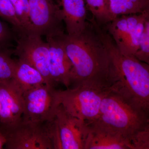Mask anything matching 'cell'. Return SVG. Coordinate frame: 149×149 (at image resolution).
<instances>
[{
  "mask_svg": "<svg viewBox=\"0 0 149 149\" xmlns=\"http://www.w3.org/2000/svg\"><path fill=\"white\" fill-rule=\"evenodd\" d=\"M0 17L12 25L15 33L21 32V24L10 0H0Z\"/></svg>",
  "mask_w": 149,
  "mask_h": 149,
  "instance_id": "obj_21",
  "label": "cell"
},
{
  "mask_svg": "<svg viewBox=\"0 0 149 149\" xmlns=\"http://www.w3.org/2000/svg\"><path fill=\"white\" fill-rule=\"evenodd\" d=\"M8 149H54L50 122L25 121L0 126Z\"/></svg>",
  "mask_w": 149,
  "mask_h": 149,
  "instance_id": "obj_4",
  "label": "cell"
},
{
  "mask_svg": "<svg viewBox=\"0 0 149 149\" xmlns=\"http://www.w3.org/2000/svg\"><path fill=\"white\" fill-rule=\"evenodd\" d=\"M61 149H84L89 129L87 123L72 116L61 104L54 118Z\"/></svg>",
  "mask_w": 149,
  "mask_h": 149,
  "instance_id": "obj_9",
  "label": "cell"
},
{
  "mask_svg": "<svg viewBox=\"0 0 149 149\" xmlns=\"http://www.w3.org/2000/svg\"><path fill=\"white\" fill-rule=\"evenodd\" d=\"M61 9L67 35H78L87 23V10L84 0H55Z\"/></svg>",
  "mask_w": 149,
  "mask_h": 149,
  "instance_id": "obj_13",
  "label": "cell"
},
{
  "mask_svg": "<svg viewBox=\"0 0 149 149\" xmlns=\"http://www.w3.org/2000/svg\"><path fill=\"white\" fill-rule=\"evenodd\" d=\"M92 121L117 132L127 141L136 131L149 125V115L109 91L102 100L97 117Z\"/></svg>",
  "mask_w": 149,
  "mask_h": 149,
  "instance_id": "obj_3",
  "label": "cell"
},
{
  "mask_svg": "<svg viewBox=\"0 0 149 149\" xmlns=\"http://www.w3.org/2000/svg\"><path fill=\"white\" fill-rule=\"evenodd\" d=\"M46 37L49 51V72L55 85L62 83L67 88L70 86L72 65L67 54L63 34Z\"/></svg>",
  "mask_w": 149,
  "mask_h": 149,
  "instance_id": "obj_10",
  "label": "cell"
},
{
  "mask_svg": "<svg viewBox=\"0 0 149 149\" xmlns=\"http://www.w3.org/2000/svg\"><path fill=\"white\" fill-rule=\"evenodd\" d=\"M149 16V9L141 13L124 15L118 17L106 24L108 34L116 45H120L141 20Z\"/></svg>",
  "mask_w": 149,
  "mask_h": 149,
  "instance_id": "obj_14",
  "label": "cell"
},
{
  "mask_svg": "<svg viewBox=\"0 0 149 149\" xmlns=\"http://www.w3.org/2000/svg\"><path fill=\"white\" fill-rule=\"evenodd\" d=\"M146 1H149V0H146Z\"/></svg>",
  "mask_w": 149,
  "mask_h": 149,
  "instance_id": "obj_27",
  "label": "cell"
},
{
  "mask_svg": "<svg viewBox=\"0 0 149 149\" xmlns=\"http://www.w3.org/2000/svg\"><path fill=\"white\" fill-rule=\"evenodd\" d=\"M29 24L25 35L56 36L64 33L61 9L55 0H29Z\"/></svg>",
  "mask_w": 149,
  "mask_h": 149,
  "instance_id": "obj_7",
  "label": "cell"
},
{
  "mask_svg": "<svg viewBox=\"0 0 149 149\" xmlns=\"http://www.w3.org/2000/svg\"><path fill=\"white\" fill-rule=\"evenodd\" d=\"M6 139L4 136L0 132V149H2L5 146Z\"/></svg>",
  "mask_w": 149,
  "mask_h": 149,
  "instance_id": "obj_25",
  "label": "cell"
},
{
  "mask_svg": "<svg viewBox=\"0 0 149 149\" xmlns=\"http://www.w3.org/2000/svg\"><path fill=\"white\" fill-rule=\"evenodd\" d=\"M101 32L111 60L109 91L149 115V64L123 54L108 32Z\"/></svg>",
  "mask_w": 149,
  "mask_h": 149,
  "instance_id": "obj_2",
  "label": "cell"
},
{
  "mask_svg": "<svg viewBox=\"0 0 149 149\" xmlns=\"http://www.w3.org/2000/svg\"><path fill=\"white\" fill-rule=\"evenodd\" d=\"M17 17L21 24L22 30L17 34H24L29 24V0H10Z\"/></svg>",
  "mask_w": 149,
  "mask_h": 149,
  "instance_id": "obj_20",
  "label": "cell"
},
{
  "mask_svg": "<svg viewBox=\"0 0 149 149\" xmlns=\"http://www.w3.org/2000/svg\"><path fill=\"white\" fill-rule=\"evenodd\" d=\"M109 90L80 85L59 91L61 104L72 116L86 123L98 115L102 101Z\"/></svg>",
  "mask_w": 149,
  "mask_h": 149,
  "instance_id": "obj_5",
  "label": "cell"
},
{
  "mask_svg": "<svg viewBox=\"0 0 149 149\" xmlns=\"http://www.w3.org/2000/svg\"><path fill=\"white\" fill-rule=\"evenodd\" d=\"M128 149H149V124L127 139Z\"/></svg>",
  "mask_w": 149,
  "mask_h": 149,
  "instance_id": "obj_22",
  "label": "cell"
},
{
  "mask_svg": "<svg viewBox=\"0 0 149 149\" xmlns=\"http://www.w3.org/2000/svg\"><path fill=\"white\" fill-rule=\"evenodd\" d=\"M16 33L8 25L0 20V49L11 48L12 42L16 40Z\"/></svg>",
  "mask_w": 149,
  "mask_h": 149,
  "instance_id": "obj_24",
  "label": "cell"
},
{
  "mask_svg": "<svg viewBox=\"0 0 149 149\" xmlns=\"http://www.w3.org/2000/svg\"><path fill=\"white\" fill-rule=\"evenodd\" d=\"M13 49H0V83L12 78L15 59L12 58Z\"/></svg>",
  "mask_w": 149,
  "mask_h": 149,
  "instance_id": "obj_19",
  "label": "cell"
},
{
  "mask_svg": "<svg viewBox=\"0 0 149 149\" xmlns=\"http://www.w3.org/2000/svg\"><path fill=\"white\" fill-rule=\"evenodd\" d=\"M89 132L84 149H128L120 134L93 121L86 123Z\"/></svg>",
  "mask_w": 149,
  "mask_h": 149,
  "instance_id": "obj_12",
  "label": "cell"
},
{
  "mask_svg": "<svg viewBox=\"0 0 149 149\" xmlns=\"http://www.w3.org/2000/svg\"><path fill=\"white\" fill-rule=\"evenodd\" d=\"M86 7L93 14L97 24L101 26L111 22L108 0H84Z\"/></svg>",
  "mask_w": 149,
  "mask_h": 149,
  "instance_id": "obj_18",
  "label": "cell"
},
{
  "mask_svg": "<svg viewBox=\"0 0 149 149\" xmlns=\"http://www.w3.org/2000/svg\"><path fill=\"white\" fill-rule=\"evenodd\" d=\"M12 80L23 93L40 85L47 84L39 71L19 59H15Z\"/></svg>",
  "mask_w": 149,
  "mask_h": 149,
  "instance_id": "obj_15",
  "label": "cell"
},
{
  "mask_svg": "<svg viewBox=\"0 0 149 149\" xmlns=\"http://www.w3.org/2000/svg\"><path fill=\"white\" fill-rule=\"evenodd\" d=\"M148 17L140 22L130 35L125 38L120 45L117 46L123 54L126 55L134 56L139 49V42L144 29L145 21Z\"/></svg>",
  "mask_w": 149,
  "mask_h": 149,
  "instance_id": "obj_17",
  "label": "cell"
},
{
  "mask_svg": "<svg viewBox=\"0 0 149 149\" xmlns=\"http://www.w3.org/2000/svg\"><path fill=\"white\" fill-rule=\"evenodd\" d=\"M59 91L55 85L44 84L24 92L22 120L44 123L53 120L61 104Z\"/></svg>",
  "mask_w": 149,
  "mask_h": 149,
  "instance_id": "obj_6",
  "label": "cell"
},
{
  "mask_svg": "<svg viewBox=\"0 0 149 149\" xmlns=\"http://www.w3.org/2000/svg\"><path fill=\"white\" fill-rule=\"evenodd\" d=\"M23 94L12 78L0 83V126L18 122L22 119Z\"/></svg>",
  "mask_w": 149,
  "mask_h": 149,
  "instance_id": "obj_11",
  "label": "cell"
},
{
  "mask_svg": "<svg viewBox=\"0 0 149 149\" xmlns=\"http://www.w3.org/2000/svg\"><path fill=\"white\" fill-rule=\"evenodd\" d=\"M16 45L13 55L37 69L47 84L55 85L49 72V44L41 36L16 34Z\"/></svg>",
  "mask_w": 149,
  "mask_h": 149,
  "instance_id": "obj_8",
  "label": "cell"
},
{
  "mask_svg": "<svg viewBox=\"0 0 149 149\" xmlns=\"http://www.w3.org/2000/svg\"><path fill=\"white\" fill-rule=\"evenodd\" d=\"M134 57L140 61L149 64V16L145 21L144 29L139 42V49Z\"/></svg>",
  "mask_w": 149,
  "mask_h": 149,
  "instance_id": "obj_23",
  "label": "cell"
},
{
  "mask_svg": "<svg viewBox=\"0 0 149 149\" xmlns=\"http://www.w3.org/2000/svg\"><path fill=\"white\" fill-rule=\"evenodd\" d=\"M111 21L124 15L142 13L149 9L146 0H108Z\"/></svg>",
  "mask_w": 149,
  "mask_h": 149,
  "instance_id": "obj_16",
  "label": "cell"
},
{
  "mask_svg": "<svg viewBox=\"0 0 149 149\" xmlns=\"http://www.w3.org/2000/svg\"><path fill=\"white\" fill-rule=\"evenodd\" d=\"M1 99H0V111H1Z\"/></svg>",
  "mask_w": 149,
  "mask_h": 149,
  "instance_id": "obj_26",
  "label": "cell"
},
{
  "mask_svg": "<svg viewBox=\"0 0 149 149\" xmlns=\"http://www.w3.org/2000/svg\"><path fill=\"white\" fill-rule=\"evenodd\" d=\"M78 35L63 34L67 54L72 65V88L88 85L109 90L111 62L103 40L101 27L94 17Z\"/></svg>",
  "mask_w": 149,
  "mask_h": 149,
  "instance_id": "obj_1",
  "label": "cell"
}]
</instances>
